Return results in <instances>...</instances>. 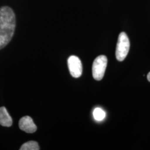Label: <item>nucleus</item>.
<instances>
[{"label":"nucleus","mask_w":150,"mask_h":150,"mask_svg":"<svg viewBox=\"0 0 150 150\" xmlns=\"http://www.w3.org/2000/svg\"><path fill=\"white\" fill-rule=\"evenodd\" d=\"M107 64V59L104 55H100L96 57L92 64V76L95 80H102L105 75Z\"/></svg>","instance_id":"7ed1b4c3"},{"label":"nucleus","mask_w":150,"mask_h":150,"mask_svg":"<svg viewBox=\"0 0 150 150\" xmlns=\"http://www.w3.org/2000/svg\"><path fill=\"white\" fill-rule=\"evenodd\" d=\"M130 43L129 38L125 32H121L118 36L116 50V57L118 61H122L129 53Z\"/></svg>","instance_id":"f03ea898"},{"label":"nucleus","mask_w":150,"mask_h":150,"mask_svg":"<svg viewBox=\"0 0 150 150\" xmlns=\"http://www.w3.org/2000/svg\"><path fill=\"white\" fill-rule=\"evenodd\" d=\"M16 27L13 11L8 6L0 8V50L10 42Z\"/></svg>","instance_id":"f257e3e1"},{"label":"nucleus","mask_w":150,"mask_h":150,"mask_svg":"<svg viewBox=\"0 0 150 150\" xmlns=\"http://www.w3.org/2000/svg\"><path fill=\"white\" fill-rule=\"evenodd\" d=\"M20 150H39L40 147L38 142L31 141L26 142L22 145Z\"/></svg>","instance_id":"0eeeda50"},{"label":"nucleus","mask_w":150,"mask_h":150,"mask_svg":"<svg viewBox=\"0 0 150 150\" xmlns=\"http://www.w3.org/2000/svg\"><path fill=\"white\" fill-rule=\"evenodd\" d=\"M93 115L95 119L98 121L103 120L106 116L105 112L100 108H96L93 111Z\"/></svg>","instance_id":"6e6552de"},{"label":"nucleus","mask_w":150,"mask_h":150,"mask_svg":"<svg viewBox=\"0 0 150 150\" xmlns=\"http://www.w3.org/2000/svg\"><path fill=\"white\" fill-rule=\"evenodd\" d=\"M18 125L21 130L29 134L34 133L37 130V126L33 122L32 118L28 116L22 117L19 121Z\"/></svg>","instance_id":"39448f33"},{"label":"nucleus","mask_w":150,"mask_h":150,"mask_svg":"<svg viewBox=\"0 0 150 150\" xmlns=\"http://www.w3.org/2000/svg\"><path fill=\"white\" fill-rule=\"evenodd\" d=\"M147 80L149 82H150V72L147 75Z\"/></svg>","instance_id":"1a4fd4ad"},{"label":"nucleus","mask_w":150,"mask_h":150,"mask_svg":"<svg viewBox=\"0 0 150 150\" xmlns=\"http://www.w3.org/2000/svg\"><path fill=\"white\" fill-rule=\"evenodd\" d=\"M0 125L5 127H10L12 119L5 107H0Z\"/></svg>","instance_id":"423d86ee"},{"label":"nucleus","mask_w":150,"mask_h":150,"mask_svg":"<svg viewBox=\"0 0 150 150\" xmlns=\"http://www.w3.org/2000/svg\"><path fill=\"white\" fill-rule=\"evenodd\" d=\"M67 62L71 76L75 78L80 77L82 74V65L80 59L76 56H71Z\"/></svg>","instance_id":"20e7f679"}]
</instances>
